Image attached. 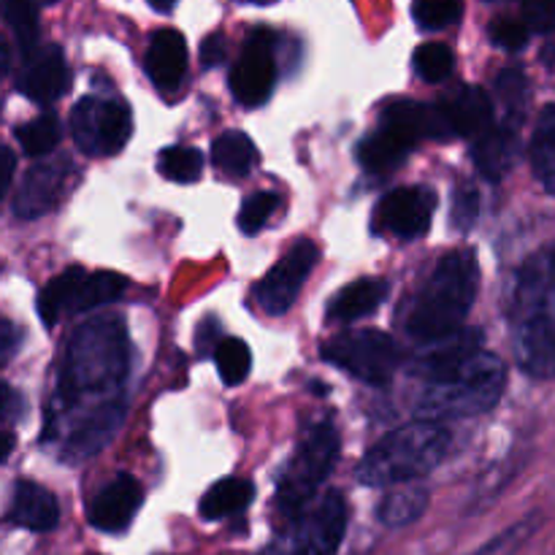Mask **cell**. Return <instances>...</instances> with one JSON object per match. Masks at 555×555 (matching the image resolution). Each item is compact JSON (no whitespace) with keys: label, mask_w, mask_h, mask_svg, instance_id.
I'll use <instances>...</instances> for the list:
<instances>
[{"label":"cell","mask_w":555,"mask_h":555,"mask_svg":"<svg viewBox=\"0 0 555 555\" xmlns=\"http://www.w3.org/2000/svg\"><path fill=\"white\" fill-rule=\"evenodd\" d=\"M128 331L119 318H98L74 331L60 372V404L79 410L90 399H119L128 377Z\"/></svg>","instance_id":"obj_1"},{"label":"cell","mask_w":555,"mask_h":555,"mask_svg":"<svg viewBox=\"0 0 555 555\" xmlns=\"http://www.w3.org/2000/svg\"><path fill=\"white\" fill-rule=\"evenodd\" d=\"M507 385V369L491 352H472L444 372L428 374L417 399V421H459L496 406Z\"/></svg>","instance_id":"obj_2"},{"label":"cell","mask_w":555,"mask_h":555,"mask_svg":"<svg viewBox=\"0 0 555 555\" xmlns=\"http://www.w3.org/2000/svg\"><path fill=\"white\" fill-rule=\"evenodd\" d=\"M480 291V266L472 249H459L439 260L406 312V331L428 341L461 328Z\"/></svg>","instance_id":"obj_3"},{"label":"cell","mask_w":555,"mask_h":555,"mask_svg":"<svg viewBox=\"0 0 555 555\" xmlns=\"http://www.w3.org/2000/svg\"><path fill=\"white\" fill-rule=\"evenodd\" d=\"M450 450V434L431 421H417L385 434L358 466V480L372 488L412 482L437 469Z\"/></svg>","instance_id":"obj_4"},{"label":"cell","mask_w":555,"mask_h":555,"mask_svg":"<svg viewBox=\"0 0 555 555\" xmlns=\"http://www.w3.org/2000/svg\"><path fill=\"white\" fill-rule=\"evenodd\" d=\"M339 459V434L331 423H318L304 434L296 455L285 466L276 488V504L285 515H296L328 480Z\"/></svg>","instance_id":"obj_5"},{"label":"cell","mask_w":555,"mask_h":555,"mask_svg":"<svg viewBox=\"0 0 555 555\" xmlns=\"http://www.w3.org/2000/svg\"><path fill=\"white\" fill-rule=\"evenodd\" d=\"M125 276L114 271H95L87 274L85 269H68L54 276L38 296V314L47 325L57 323L63 314H81L90 309L114 301L125 291Z\"/></svg>","instance_id":"obj_6"},{"label":"cell","mask_w":555,"mask_h":555,"mask_svg":"<svg viewBox=\"0 0 555 555\" xmlns=\"http://www.w3.org/2000/svg\"><path fill=\"white\" fill-rule=\"evenodd\" d=\"M515 358L531 377H555V296L515 298Z\"/></svg>","instance_id":"obj_7"},{"label":"cell","mask_w":555,"mask_h":555,"mask_svg":"<svg viewBox=\"0 0 555 555\" xmlns=\"http://www.w3.org/2000/svg\"><path fill=\"white\" fill-rule=\"evenodd\" d=\"M325 361L369 385H385L401 363V350L383 331H347L323 347Z\"/></svg>","instance_id":"obj_8"},{"label":"cell","mask_w":555,"mask_h":555,"mask_svg":"<svg viewBox=\"0 0 555 555\" xmlns=\"http://www.w3.org/2000/svg\"><path fill=\"white\" fill-rule=\"evenodd\" d=\"M70 133L85 155H117L130 139L128 106L106 98H85L70 112Z\"/></svg>","instance_id":"obj_9"},{"label":"cell","mask_w":555,"mask_h":555,"mask_svg":"<svg viewBox=\"0 0 555 555\" xmlns=\"http://www.w3.org/2000/svg\"><path fill=\"white\" fill-rule=\"evenodd\" d=\"M276 85L274 33L260 27L247 38L236 68L231 70V92L242 106H260L269 101Z\"/></svg>","instance_id":"obj_10"},{"label":"cell","mask_w":555,"mask_h":555,"mask_svg":"<svg viewBox=\"0 0 555 555\" xmlns=\"http://www.w3.org/2000/svg\"><path fill=\"white\" fill-rule=\"evenodd\" d=\"M318 263V247L312 242L293 244L291 253L258 282L255 287V301L266 314H285L296 304L304 282L312 274Z\"/></svg>","instance_id":"obj_11"},{"label":"cell","mask_w":555,"mask_h":555,"mask_svg":"<svg viewBox=\"0 0 555 555\" xmlns=\"http://www.w3.org/2000/svg\"><path fill=\"white\" fill-rule=\"evenodd\" d=\"M70 160L68 157H54L33 166L22 179L20 190L14 198V211L22 220H36V217L49 215L54 206L63 201L65 188L70 179Z\"/></svg>","instance_id":"obj_12"},{"label":"cell","mask_w":555,"mask_h":555,"mask_svg":"<svg viewBox=\"0 0 555 555\" xmlns=\"http://www.w3.org/2000/svg\"><path fill=\"white\" fill-rule=\"evenodd\" d=\"M437 195L431 188H399L377 206V222L399 238H417L431 225Z\"/></svg>","instance_id":"obj_13"},{"label":"cell","mask_w":555,"mask_h":555,"mask_svg":"<svg viewBox=\"0 0 555 555\" xmlns=\"http://www.w3.org/2000/svg\"><path fill=\"white\" fill-rule=\"evenodd\" d=\"M144 502V491H141V482L130 475H117L108 486H103L98 491V496L90 504V524L98 531H106V534H122L130 524H133L135 513L141 509Z\"/></svg>","instance_id":"obj_14"},{"label":"cell","mask_w":555,"mask_h":555,"mask_svg":"<svg viewBox=\"0 0 555 555\" xmlns=\"http://www.w3.org/2000/svg\"><path fill=\"white\" fill-rule=\"evenodd\" d=\"M347 520H350V509H347L345 496L339 491L325 493L318 507L307 515L301 529H298L309 555L339 553L347 534Z\"/></svg>","instance_id":"obj_15"},{"label":"cell","mask_w":555,"mask_h":555,"mask_svg":"<svg viewBox=\"0 0 555 555\" xmlns=\"http://www.w3.org/2000/svg\"><path fill=\"white\" fill-rule=\"evenodd\" d=\"M437 108L450 135L480 139L488 128H493V101L480 87H459L448 92Z\"/></svg>","instance_id":"obj_16"},{"label":"cell","mask_w":555,"mask_h":555,"mask_svg":"<svg viewBox=\"0 0 555 555\" xmlns=\"http://www.w3.org/2000/svg\"><path fill=\"white\" fill-rule=\"evenodd\" d=\"M68 65L57 47H47L41 52H30L25 70L20 76V92L36 103H52L68 90Z\"/></svg>","instance_id":"obj_17"},{"label":"cell","mask_w":555,"mask_h":555,"mask_svg":"<svg viewBox=\"0 0 555 555\" xmlns=\"http://www.w3.org/2000/svg\"><path fill=\"white\" fill-rule=\"evenodd\" d=\"M146 74L160 92H173L188 74V43L179 30H157L146 49Z\"/></svg>","instance_id":"obj_18"},{"label":"cell","mask_w":555,"mask_h":555,"mask_svg":"<svg viewBox=\"0 0 555 555\" xmlns=\"http://www.w3.org/2000/svg\"><path fill=\"white\" fill-rule=\"evenodd\" d=\"M383 128L410 141L412 146L421 139H448L450 130L444 125L437 106H423L417 101H396L383 112Z\"/></svg>","instance_id":"obj_19"},{"label":"cell","mask_w":555,"mask_h":555,"mask_svg":"<svg viewBox=\"0 0 555 555\" xmlns=\"http://www.w3.org/2000/svg\"><path fill=\"white\" fill-rule=\"evenodd\" d=\"M11 524L22 526L30 531H52L60 520L57 499L38 482H16L14 502L9 513Z\"/></svg>","instance_id":"obj_20"},{"label":"cell","mask_w":555,"mask_h":555,"mask_svg":"<svg viewBox=\"0 0 555 555\" xmlns=\"http://www.w3.org/2000/svg\"><path fill=\"white\" fill-rule=\"evenodd\" d=\"M520 155V139L515 125H499V128H488L486 133L477 139L475 146V163L480 173L491 182H499L509 168L515 166Z\"/></svg>","instance_id":"obj_21"},{"label":"cell","mask_w":555,"mask_h":555,"mask_svg":"<svg viewBox=\"0 0 555 555\" xmlns=\"http://www.w3.org/2000/svg\"><path fill=\"white\" fill-rule=\"evenodd\" d=\"M388 296V282L385 280H356L341 287L328 304V320L334 323H352L366 314H372Z\"/></svg>","instance_id":"obj_22"},{"label":"cell","mask_w":555,"mask_h":555,"mask_svg":"<svg viewBox=\"0 0 555 555\" xmlns=\"http://www.w3.org/2000/svg\"><path fill=\"white\" fill-rule=\"evenodd\" d=\"M428 509V491L415 482H401V488L385 493L377 507L379 524L388 529H404L412 526Z\"/></svg>","instance_id":"obj_23"},{"label":"cell","mask_w":555,"mask_h":555,"mask_svg":"<svg viewBox=\"0 0 555 555\" xmlns=\"http://www.w3.org/2000/svg\"><path fill=\"white\" fill-rule=\"evenodd\" d=\"M410 152H412L410 141L399 139V135L390 133V130L379 128L377 133L366 135V139L358 144V160H361V166L366 168V171L385 173L399 168L401 163L410 157Z\"/></svg>","instance_id":"obj_24"},{"label":"cell","mask_w":555,"mask_h":555,"mask_svg":"<svg viewBox=\"0 0 555 555\" xmlns=\"http://www.w3.org/2000/svg\"><path fill=\"white\" fill-rule=\"evenodd\" d=\"M253 499V482L238 480V477H228V480L215 482V486L204 493V499H201V515H204L206 520L231 518V515H238L242 509H247Z\"/></svg>","instance_id":"obj_25"},{"label":"cell","mask_w":555,"mask_h":555,"mask_svg":"<svg viewBox=\"0 0 555 555\" xmlns=\"http://www.w3.org/2000/svg\"><path fill=\"white\" fill-rule=\"evenodd\" d=\"M531 168L547 193L555 195V103H547L531 135Z\"/></svg>","instance_id":"obj_26"},{"label":"cell","mask_w":555,"mask_h":555,"mask_svg":"<svg viewBox=\"0 0 555 555\" xmlns=\"http://www.w3.org/2000/svg\"><path fill=\"white\" fill-rule=\"evenodd\" d=\"M211 160L225 177H247L258 160V150L249 141V135L231 130L211 144Z\"/></svg>","instance_id":"obj_27"},{"label":"cell","mask_w":555,"mask_h":555,"mask_svg":"<svg viewBox=\"0 0 555 555\" xmlns=\"http://www.w3.org/2000/svg\"><path fill=\"white\" fill-rule=\"evenodd\" d=\"M555 296V242L534 255L518 274L515 298Z\"/></svg>","instance_id":"obj_28"},{"label":"cell","mask_w":555,"mask_h":555,"mask_svg":"<svg viewBox=\"0 0 555 555\" xmlns=\"http://www.w3.org/2000/svg\"><path fill=\"white\" fill-rule=\"evenodd\" d=\"M542 513H529L526 518H520L518 524H513L509 529H504L502 534H496L493 540H488L486 545L477 547L472 555H515L537 531L542 529Z\"/></svg>","instance_id":"obj_29"},{"label":"cell","mask_w":555,"mask_h":555,"mask_svg":"<svg viewBox=\"0 0 555 555\" xmlns=\"http://www.w3.org/2000/svg\"><path fill=\"white\" fill-rule=\"evenodd\" d=\"M157 171L166 179H171V182H195L201 171H204V157L193 146H168L157 157Z\"/></svg>","instance_id":"obj_30"},{"label":"cell","mask_w":555,"mask_h":555,"mask_svg":"<svg viewBox=\"0 0 555 555\" xmlns=\"http://www.w3.org/2000/svg\"><path fill=\"white\" fill-rule=\"evenodd\" d=\"M217 372L225 385H242L253 369V352L242 339H222L215 350Z\"/></svg>","instance_id":"obj_31"},{"label":"cell","mask_w":555,"mask_h":555,"mask_svg":"<svg viewBox=\"0 0 555 555\" xmlns=\"http://www.w3.org/2000/svg\"><path fill=\"white\" fill-rule=\"evenodd\" d=\"M16 141L22 144V150L27 155H47L57 146L60 141V122L54 114H41V117L30 119L22 128H16Z\"/></svg>","instance_id":"obj_32"},{"label":"cell","mask_w":555,"mask_h":555,"mask_svg":"<svg viewBox=\"0 0 555 555\" xmlns=\"http://www.w3.org/2000/svg\"><path fill=\"white\" fill-rule=\"evenodd\" d=\"M496 98L499 103H504V112H507V119H504V122L518 128L526 112V101H529V85H526V76L520 74L518 68L502 70L496 79Z\"/></svg>","instance_id":"obj_33"},{"label":"cell","mask_w":555,"mask_h":555,"mask_svg":"<svg viewBox=\"0 0 555 555\" xmlns=\"http://www.w3.org/2000/svg\"><path fill=\"white\" fill-rule=\"evenodd\" d=\"M3 14L9 27L14 30L22 52L30 54L38 41V11L33 0H3Z\"/></svg>","instance_id":"obj_34"},{"label":"cell","mask_w":555,"mask_h":555,"mask_svg":"<svg viewBox=\"0 0 555 555\" xmlns=\"http://www.w3.org/2000/svg\"><path fill=\"white\" fill-rule=\"evenodd\" d=\"M464 14V0H415L412 16L423 30H444Z\"/></svg>","instance_id":"obj_35"},{"label":"cell","mask_w":555,"mask_h":555,"mask_svg":"<svg viewBox=\"0 0 555 555\" xmlns=\"http://www.w3.org/2000/svg\"><path fill=\"white\" fill-rule=\"evenodd\" d=\"M415 70L423 81H444L453 74V52L444 43H423L415 52Z\"/></svg>","instance_id":"obj_36"},{"label":"cell","mask_w":555,"mask_h":555,"mask_svg":"<svg viewBox=\"0 0 555 555\" xmlns=\"http://www.w3.org/2000/svg\"><path fill=\"white\" fill-rule=\"evenodd\" d=\"M274 211H276L274 193H255L253 198L244 201L242 211H238V228H242V233H247V236H255V233L271 220Z\"/></svg>","instance_id":"obj_37"},{"label":"cell","mask_w":555,"mask_h":555,"mask_svg":"<svg viewBox=\"0 0 555 555\" xmlns=\"http://www.w3.org/2000/svg\"><path fill=\"white\" fill-rule=\"evenodd\" d=\"M491 41L507 52H518L529 43V27L526 22L513 20V16H499L491 25Z\"/></svg>","instance_id":"obj_38"},{"label":"cell","mask_w":555,"mask_h":555,"mask_svg":"<svg viewBox=\"0 0 555 555\" xmlns=\"http://www.w3.org/2000/svg\"><path fill=\"white\" fill-rule=\"evenodd\" d=\"M477 211H480V195L472 184H459L453 195V225L459 231H469L477 222Z\"/></svg>","instance_id":"obj_39"},{"label":"cell","mask_w":555,"mask_h":555,"mask_svg":"<svg viewBox=\"0 0 555 555\" xmlns=\"http://www.w3.org/2000/svg\"><path fill=\"white\" fill-rule=\"evenodd\" d=\"M524 22L534 33H555V0H520Z\"/></svg>","instance_id":"obj_40"},{"label":"cell","mask_w":555,"mask_h":555,"mask_svg":"<svg viewBox=\"0 0 555 555\" xmlns=\"http://www.w3.org/2000/svg\"><path fill=\"white\" fill-rule=\"evenodd\" d=\"M260 555H309L307 545H304L301 534L298 531H291V534H282L276 537L274 542H269V545L260 551Z\"/></svg>","instance_id":"obj_41"},{"label":"cell","mask_w":555,"mask_h":555,"mask_svg":"<svg viewBox=\"0 0 555 555\" xmlns=\"http://www.w3.org/2000/svg\"><path fill=\"white\" fill-rule=\"evenodd\" d=\"M22 412V399L16 390L0 385V421H16Z\"/></svg>","instance_id":"obj_42"},{"label":"cell","mask_w":555,"mask_h":555,"mask_svg":"<svg viewBox=\"0 0 555 555\" xmlns=\"http://www.w3.org/2000/svg\"><path fill=\"white\" fill-rule=\"evenodd\" d=\"M201 60H204V65H217L225 60V41H222V36L206 38L204 47H201Z\"/></svg>","instance_id":"obj_43"},{"label":"cell","mask_w":555,"mask_h":555,"mask_svg":"<svg viewBox=\"0 0 555 555\" xmlns=\"http://www.w3.org/2000/svg\"><path fill=\"white\" fill-rule=\"evenodd\" d=\"M14 166H16V157L14 152L0 146V201H3L5 190H9L11 177H14Z\"/></svg>","instance_id":"obj_44"},{"label":"cell","mask_w":555,"mask_h":555,"mask_svg":"<svg viewBox=\"0 0 555 555\" xmlns=\"http://www.w3.org/2000/svg\"><path fill=\"white\" fill-rule=\"evenodd\" d=\"M14 345H16V331L11 328L3 318H0V356H5V352L14 350Z\"/></svg>","instance_id":"obj_45"},{"label":"cell","mask_w":555,"mask_h":555,"mask_svg":"<svg viewBox=\"0 0 555 555\" xmlns=\"http://www.w3.org/2000/svg\"><path fill=\"white\" fill-rule=\"evenodd\" d=\"M11 450H14V434H11V431H0V464H3V461L9 459Z\"/></svg>","instance_id":"obj_46"},{"label":"cell","mask_w":555,"mask_h":555,"mask_svg":"<svg viewBox=\"0 0 555 555\" xmlns=\"http://www.w3.org/2000/svg\"><path fill=\"white\" fill-rule=\"evenodd\" d=\"M5 70H9V49H5V43L0 41V79L5 76Z\"/></svg>","instance_id":"obj_47"},{"label":"cell","mask_w":555,"mask_h":555,"mask_svg":"<svg viewBox=\"0 0 555 555\" xmlns=\"http://www.w3.org/2000/svg\"><path fill=\"white\" fill-rule=\"evenodd\" d=\"M542 60H545L547 68H555V41L547 43L545 52H542Z\"/></svg>","instance_id":"obj_48"},{"label":"cell","mask_w":555,"mask_h":555,"mask_svg":"<svg viewBox=\"0 0 555 555\" xmlns=\"http://www.w3.org/2000/svg\"><path fill=\"white\" fill-rule=\"evenodd\" d=\"M146 3H150L155 11H171L177 0H146Z\"/></svg>","instance_id":"obj_49"},{"label":"cell","mask_w":555,"mask_h":555,"mask_svg":"<svg viewBox=\"0 0 555 555\" xmlns=\"http://www.w3.org/2000/svg\"><path fill=\"white\" fill-rule=\"evenodd\" d=\"M258 3H271V0H258Z\"/></svg>","instance_id":"obj_50"},{"label":"cell","mask_w":555,"mask_h":555,"mask_svg":"<svg viewBox=\"0 0 555 555\" xmlns=\"http://www.w3.org/2000/svg\"><path fill=\"white\" fill-rule=\"evenodd\" d=\"M41 3H54V0H41Z\"/></svg>","instance_id":"obj_51"}]
</instances>
